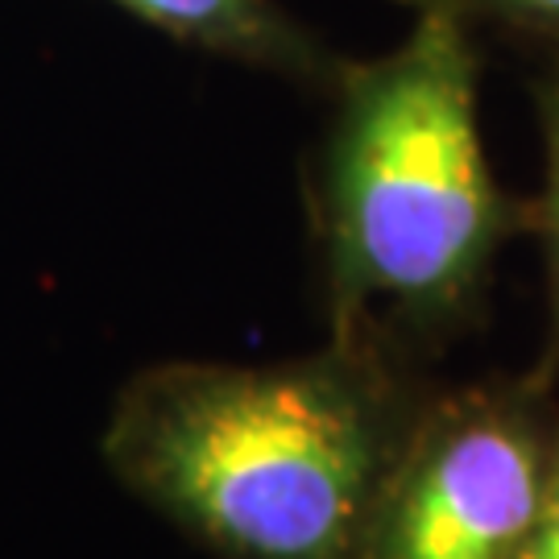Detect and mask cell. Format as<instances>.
I'll return each instance as SVG.
<instances>
[{
	"mask_svg": "<svg viewBox=\"0 0 559 559\" xmlns=\"http://www.w3.org/2000/svg\"><path fill=\"white\" fill-rule=\"evenodd\" d=\"M473 25L423 9L373 62H344L316 166L332 340L443 336L464 323L522 224L485 154ZM381 353V348H378Z\"/></svg>",
	"mask_w": 559,
	"mask_h": 559,
	"instance_id": "obj_2",
	"label": "cell"
},
{
	"mask_svg": "<svg viewBox=\"0 0 559 559\" xmlns=\"http://www.w3.org/2000/svg\"><path fill=\"white\" fill-rule=\"evenodd\" d=\"M179 46L332 92L344 62L278 0H112Z\"/></svg>",
	"mask_w": 559,
	"mask_h": 559,
	"instance_id": "obj_4",
	"label": "cell"
},
{
	"mask_svg": "<svg viewBox=\"0 0 559 559\" xmlns=\"http://www.w3.org/2000/svg\"><path fill=\"white\" fill-rule=\"evenodd\" d=\"M415 415L365 344L270 365L166 360L117 394L104 460L207 556L360 559Z\"/></svg>",
	"mask_w": 559,
	"mask_h": 559,
	"instance_id": "obj_1",
	"label": "cell"
},
{
	"mask_svg": "<svg viewBox=\"0 0 559 559\" xmlns=\"http://www.w3.org/2000/svg\"><path fill=\"white\" fill-rule=\"evenodd\" d=\"M519 559H559V427H556V440H551L539 514H535V526H531V535L522 543Z\"/></svg>",
	"mask_w": 559,
	"mask_h": 559,
	"instance_id": "obj_7",
	"label": "cell"
},
{
	"mask_svg": "<svg viewBox=\"0 0 559 559\" xmlns=\"http://www.w3.org/2000/svg\"><path fill=\"white\" fill-rule=\"evenodd\" d=\"M415 13L436 9V13H452V17L477 25H498L506 34L535 41L543 50H551L559 62V0H402Z\"/></svg>",
	"mask_w": 559,
	"mask_h": 559,
	"instance_id": "obj_6",
	"label": "cell"
},
{
	"mask_svg": "<svg viewBox=\"0 0 559 559\" xmlns=\"http://www.w3.org/2000/svg\"><path fill=\"white\" fill-rule=\"evenodd\" d=\"M559 423L547 390L473 385L415 415L360 559H519Z\"/></svg>",
	"mask_w": 559,
	"mask_h": 559,
	"instance_id": "obj_3",
	"label": "cell"
},
{
	"mask_svg": "<svg viewBox=\"0 0 559 559\" xmlns=\"http://www.w3.org/2000/svg\"><path fill=\"white\" fill-rule=\"evenodd\" d=\"M543 120V195L535 203V221L543 237V270H547V323L535 369L526 373L531 385L551 390L559 381V62L539 87Z\"/></svg>",
	"mask_w": 559,
	"mask_h": 559,
	"instance_id": "obj_5",
	"label": "cell"
}]
</instances>
